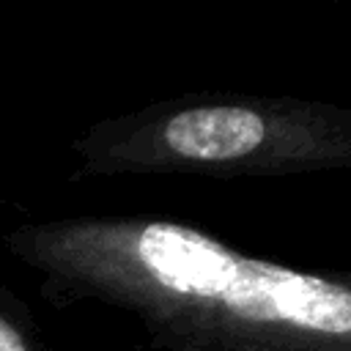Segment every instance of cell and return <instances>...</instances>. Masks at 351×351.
Instances as JSON below:
<instances>
[{"mask_svg":"<svg viewBox=\"0 0 351 351\" xmlns=\"http://www.w3.org/2000/svg\"><path fill=\"white\" fill-rule=\"evenodd\" d=\"M74 151L93 176L315 173L351 165V115L288 96L208 93L104 121Z\"/></svg>","mask_w":351,"mask_h":351,"instance_id":"cell-2","label":"cell"},{"mask_svg":"<svg viewBox=\"0 0 351 351\" xmlns=\"http://www.w3.org/2000/svg\"><path fill=\"white\" fill-rule=\"evenodd\" d=\"M335 3H346V0H335Z\"/></svg>","mask_w":351,"mask_h":351,"instance_id":"cell-4","label":"cell"},{"mask_svg":"<svg viewBox=\"0 0 351 351\" xmlns=\"http://www.w3.org/2000/svg\"><path fill=\"white\" fill-rule=\"evenodd\" d=\"M8 247L176 340L219 351H348L346 282L241 255L181 222L63 219L16 230Z\"/></svg>","mask_w":351,"mask_h":351,"instance_id":"cell-1","label":"cell"},{"mask_svg":"<svg viewBox=\"0 0 351 351\" xmlns=\"http://www.w3.org/2000/svg\"><path fill=\"white\" fill-rule=\"evenodd\" d=\"M0 351H36V348L8 318L0 315Z\"/></svg>","mask_w":351,"mask_h":351,"instance_id":"cell-3","label":"cell"}]
</instances>
